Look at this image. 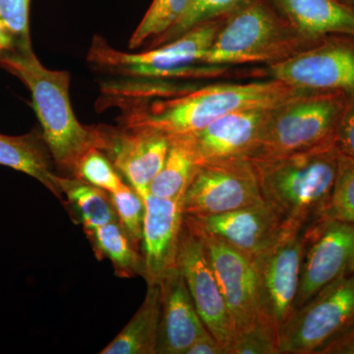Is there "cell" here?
I'll use <instances>...</instances> for the list:
<instances>
[{
    "label": "cell",
    "instance_id": "1",
    "mask_svg": "<svg viewBox=\"0 0 354 354\" xmlns=\"http://www.w3.org/2000/svg\"><path fill=\"white\" fill-rule=\"evenodd\" d=\"M339 157L333 141L302 152L250 160L266 204L290 230L304 232L325 216Z\"/></svg>",
    "mask_w": 354,
    "mask_h": 354
},
{
    "label": "cell",
    "instance_id": "2",
    "mask_svg": "<svg viewBox=\"0 0 354 354\" xmlns=\"http://www.w3.org/2000/svg\"><path fill=\"white\" fill-rule=\"evenodd\" d=\"M301 91L270 78L258 82L216 84L135 109L127 114L123 125L151 128L169 137L193 134L227 114L274 106Z\"/></svg>",
    "mask_w": 354,
    "mask_h": 354
},
{
    "label": "cell",
    "instance_id": "3",
    "mask_svg": "<svg viewBox=\"0 0 354 354\" xmlns=\"http://www.w3.org/2000/svg\"><path fill=\"white\" fill-rule=\"evenodd\" d=\"M0 66L17 77L32 95L43 138L60 171L75 176L79 160L95 147L93 127L79 122L70 101V75L44 67L32 48L0 53Z\"/></svg>",
    "mask_w": 354,
    "mask_h": 354
},
{
    "label": "cell",
    "instance_id": "4",
    "mask_svg": "<svg viewBox=\"0 0 354 354\" xmlns=\"http://www.w3.org/2000/svg\"><path fill=\"white\" fill-rule=\"evenodd\" d=\"M269 0H245L223 20L203 64H272L314 46Z\"/></svg>",
    "mask_w": 354,
    "mask_h": 354
},
{
    "label": "cell",
    "instance_id": "5",
    "mask_svg": "<svg viewBox=\"0 0 354 354\" xmlns=\"http://www.w3.org/2000/svg\"><path fill=\"white\" fill-rule=\"evenodd\" d=\"M225 17L197 26L174 41L142 53L115 50L104 39L95 36L88 62L109 73L153 81L221 75L227 67L203 64V60Z\"/></svg>",
    "mask_w": 354,
    "mask_h": 354
},
{
    "label": "cell",
    "instance_id": "6",
    "mask_svg": "<svg viewBox=\"0 0 354 354\" xmlns=\"http://www.w3.org/2000/svg\"><path fill=\"white\" fill-rule=\"evenodd\" d=\"M346 95L301 91L272 106L250 160L279 157L335 141Z\"/></svg>",
    "mask_w": 354,
    "mask_h": 354
},
{
    "label": "cell",
    "instance_id": "7",
    "mask_svg": "<svg viewBox=\"0 0 354 354\" xmlns=\"http://www.w3.org/2000/svg\"><path fill=\"white\" fill-rule=\"evenodd\" d=\"M353 330L354 272L326 286L292 312L279 330V354H320Z\"/></svg>",
    "mask_w": 354,
    "mask_h": 354
},
{
    "label": "cell",
    "instance_id": "8",
    "mask_svg": "<svg viewBox=\"0 0 354 354\" xmlns=\"http://www.w3.org/2000/svg\"><path fill=\"white\" fill-rule=\"evenodd\" d=\"M264 75L309 92L354 94V38L332 36L268 64Z\"/></svg>",
    "mask_w": 354,
    "mask_h": 354
},
{
    "label": "cell",
    "instance_id": "9",
    "mask_svg": "<svg viewBox=\"0 0 354 354\" xmlns=\"http://www.w3.org/2000/svg\"><path fill=\"white\" fill-rule=\"evenodd\" d=\"M305 243V230H290L271 248L253 258L261 316L278 337L295 311Z\"/></svg>",
    "mask_w": 354,
    "mask_h": 354
},
{
    "label": "cell",
    "instance_id": "10",
    "mask_svg": "<svg viewBox=\"0 0 354 354\" xmlns=\"http://www.w3.org/2000/svg\"><path fill=\"white\" fill-rule=\"evenodd\" d=\"M250 160L201 165L183 197L184 216L218 215L264 203Z\"/></svg>",
    "mask_w": 354,
    "mask_h": 354
},
{
    "label": "cell",
    "instance_id": "11",
    "mask_svg": "<svg viewBox=\"0 0 354 354\" xmlns=\"http://www.w3.org/2000/svg\"><path fill=\"white\" fill-rule=\"evenodd\" d=\"M305 236L295 310L326 286L354 272V223L322 218L305 230Z\"/></svg>",
    "mask_w": 354,
    "mask_h": 354
},
{
    "label": "cell",
    "instance_id": "12",
    "mask_svg": "<svg viewBox=\"0 0 354 354\" xmlns=\"http://www.w3.org/2000/svg\"><path fill=\"white\" fill-rule=\"evenodd\" d=\"M102 151L133 189L145 197L169 152L171 137L146 127H93Z\"/></svg>",
    "mask_w": 354,
    "mask_h": 354
},
{
    "label": "cell",
    "instance_id": "13",
    "mask_svg": "<svg viewBox=\"0 0 354 354\" xmlns=\"http://www.w3.org/2000/svg\"><path fill=\"white\" fill-rule=\"evenodd\" d=\"M193 232L201 239L215 272L232 317L235 337L266 324L261 316L253 258L215 235Z\"/></svg>",
    "mask_w": 354,
    "mask_h": 354
},
{
    "label": "cell",
    "instance_id": "14",
    "mask_svg": "<svg viewBox=\"0 0 354 354\" xmlns=\"http://www.w3.org/2000/svg\"><path fill=\"white\" fill-rule=\"evenodd\" d=\"M177 269L183 274L203 323L230 354L235 337L232 317L201 239L185 221L177 255Z\"/></svg>",
    "mask_w": 354,
    "mask_h": 354
},
{
    "label": "cell",
    "instance_id": "15",
    "mask_svg": "<svg viewBox=\"0 0 354 354\" xmlns=\"http://www.w3.org/2000/svg\"><path fill=\"white\" fill-rule=\"evenodd\" d=\"M184 221L195 232L215 235L252 258L291 230L265 202L218 215L184 216Z\"/></svg>",
    "mask_w": 354,
    "mask_h": 354
},
{
    "label": "cell",
    "instance_id": "16",
    "mask_svg": "<svg viewBox=\"0 0 354 354\" xmlns=\"http://www.w3.org/2000/svg\"><path fill=\"white\" fill-rule=\"evenodd\" d=\"M272 108L235 111L214 121L201 131L190 134L198 164L250 160L259 145Z\"/></svg>",
    "mask_w": 354,
    "mask_h": 354
},
{
    "label": "cell",
    "instance_id": "17",
    "mask_svg": "<svg viewBox=\"0 0 354 354\" xmlns=\"http://www.w3.org/2000/svg\"><path fill=\"white\" fill-rule=\"evenodd\" d=\"M142 236L143 278L160 283L177 269V255L184 223L183 199H164L147 194Z\"/></svg>",
    "mask_w": 354,
    "mask_h": 354
},
{
    "label": "cell",
    "instance_id": "18",
    "mask_svg": "<svg viewBox=\"0 0 354 354\" xmlns=\"http://www.w3.org/2000/svg\"><path fill=\"white\" fill-rule=\"evenodd\" d=\"M160 286L157 353L186 354L198 339L209 332L198 314L178 269L165 277Z\"/></svg>",
    "mask_w": 354,
    "mask_h": 354
},
{
    "label": "cell",
    "instance_id": "19",
    "mask_svg": "<svg viewBox=\"0 0 354 354\" xmlns=\"http://www.w3.org/2000/svg\"><path fill=\"white\" fill-rule=\"evenodd\" d=\"M302 37L317 44L332 36L354 38V4L346 0H269Z\"/></svg>",
    "mask_w": 354,
    "mask_h": 354
},
{
    "label": "cell",
    "instance_id": "20",
    "mask_svg": "<svg viewBox=\"0 0 354 354\" xmlns=\"http://www.w3.org/2000/svg\"><path fill=\"white\" fill-rule=\"evenodd\" d=\"M0 165L32 177L62 201L57 176L51 169L53 158L43 135L34 132L21 136L0 134Z\"/></svg>",
    "mask_w": 354,
    "mask_h": 354
},
{
    "label": "cell",
    "instance_id": "21",
    "mask_svg": "<svg viewBox=\"0 0 354 354\" xmlns=\"http://www.w3.org/2000/svg\"><path fill=\"white\" fill-rule=\"evenodd\" d=\"M160 313V283L148 285L145 299L129 323L102 354L157 353Z\"/></svg>",
    "mask_w": 354,
    "mask_h": 354
},
{
    "label": "cell",
    "instance_id": "22",
    "mask_svg": "<svg viewBox=\"0 0 354 354\" xmlns=\"http://www.w3.org/2000/svg\"><path fill=\"white\" fill-rule=\"evenodd\" d=\"M199 167L191 135L171 137L167 158L149 186V194L164 199H183Z\"/></svg>",
    "mask_w": 354,
    "mask_h": 354
},
{
    "label": "cell",
    "instance_id": "23",
    "mask_svg": "<svg viewBox=\"0 0 354 354\" xmlns=\"http://www.w3.org/2000/svg\"><path fill=\"white\" fill-rule=\"evenodd\" d=\"M57 184L69 206L75 209L87 235L97 228L118 221L111 194L75 176H58Z\"/></svg>",
    "mask_w": 354,
    "mask_h": 354
},
{
    "label": "cell",
    "instance_id": "24",
    "mask_svg": "<svg viewBox=\"0 0 354 354\" xmlns=\"http://www.w3.org/2000/svg\"><path fill=\"white\" fill-rule=\"evenodd\" d=\"M88 236L93 241L97 256L108 258L111 261L116 276L132 278L140 274L143 277L142 253L121 227L120 221H115L102 225Z\"/></svg>",
    "mask_w": 354,
    "mask_h": 354
},
{
    "label": "cell",
    "instance_id": "25",
    "mask_svg": "<svg viewBox=\"0 0 354 354\" xmlns=\"http://www.w3.org/2000/svg\"><path fill=\"white\" fill-rule=\"evenodd\" d=\"M190 0H153L141 23L133 32L129 48H139L148 39L155 41L178 22Z\"/></svg>",
    "mask_w": 354,
    "mask_h": 354
},
{
    "label": "cell",
    "instance_id": "26",
    "mask_svg": "<svg viewBox=\"0 0 354 354\" xmlns=\"http://www.w3.org/2000/svg\"><path fill=\"white\" fill-rule=\"evenodd\" d=\"M245 0H190L185 12L169 31L155 39L158 46L174 41L197 26L220 19L241 6Z\"/></svg>",
    "mask_w": 354,
    "mask_h": 354
},
{
    "label": "cell",
    "instance_id": "27",
    "mask_svg": "<svg viewBox=\"0 0 354 354\" xmlns=\"http://www.w3.org/2000/svg\"><path fill=\"white\" fill-rule=\"evenodd\" d=\"M74 176L109 194L118 192L127 185L109 158L97 147H92L84 153L77 165Z\"/></svg>",
    "mask_w": 354,
    "mask_h": 354
},
{
    "label": "cell",
    "instance_id": "28",
    "mask_svg": "<svg viewBox=\"0 0 354 354\" xmlns=\"http://www.w3.org/2000/svg\"><path fill=\"white\" fill-rule=\"evenodd\" d=\"M324 218L354 223V158L339 153L337 177Z\"/></svg>",
    "mask_w": 354,
    "mask_h": 354
},
{
    "label": "cell",
    "instance_id": "29",
    "mask_svg": "<svg viewBox=\"0 0 354 354\" xmlns=\"http://www.w3.org/2000/svg\"><path fill=\"white\" fill-rule=\"evenodd\" d=\"M111 198L121 227L140 250L146 214L145 200L130 185L111 194Z\"/></svg>",
    "mask_w": 354,
    "mask_h": 354
},
{
    "label": "cell",
    "instance_id": "30",
    "mask_svg": "<svg viewBox=\"0 0 354 354\" xmlns=\"http://www.w3.org/2000/svg\"><path fill=\"white\" fill-rule=\"evenodd\" d=\"M30 6L31 0H0V18L12 36L13 50L32 48Z\"/></svg>",
    "mask_w": 354,
    "mask_h": 354
},
{
    "label": "cell",
    "instance_id": "31",
    "mask_svg": "<svg viewBox=\"0 0 354 354\" xmlns=\"http://www.w3.org/2000/svg\"><path fill=\"white\" fill-rule=\"evenodd\" d=\"M230 354H279V337L266 324L236 335Z\"/></svg>",
    "mask_w": 354,
    "mask_h": 354
},
{
    "label": "cell",
    "instance_id": "32",
    "mask_svg": "<svg viewBox=\"0 0 354 354\" xmlns=\"http://www.w3.org/2000/svg\"><path fill=\"white\" fill-rule=\"evenodd\" d=\"M335 145L342 155L354 158V94L346 95L335 130Z\"/></svg>",
    "mask_w": 354,
    "mask_h": 354
},
{
    "label": "cell",
    "instance_id": "33",
    "mask_svg": "<svg viewBox=\"0 0 354 354\" xmlns=\"http://www.w3.org/2000/svg\"><path fill=\"white\" fill-rule=\"evenodd\" d=\"M186 354H227L225 349L211 333L198 339Z\"/></svg>",
    "mask_w": 354,
    "mask_h": 354
},
{
    "label": "cell",
    "instance_id": "34",
    "mask_svg": "<svg viewBox=\"0 0 354 354\" xmlns=\"http://www.w3.org/2000/svg\"><path fill=\"white\" fill-rule=\"evenodd\" d=\"M320 354H354V330L330 342Z\"/></svg>",
    "mask_w": 354,
    "mask_h": 354
},
{
    "label": "cell",
    "instance_id": "35",
    "mask_svg": "<svg viewBox=\"0 0 354 354\" xmlns=\"http://www.w3.org/2000/svg\"><path fill=\"white\" fill-rule=\"evenodd\" d=\"M14 48V41L6 24L0 18V51L11 50Z\"/></svg>",
    "mask_w": 354,
    "mask_h": 354
},
{
    "label": "cell",
    "instance_id": "36",
    "mask_svg": "<svg viewBox=\"0 0 354 354\" xmlns=\"http://www.w3.org/2000/svg\"><path fill=\"white\" fill-rule=\"evenodd\" d=\"M346 1L351 2V3L354 4V0H346Z\"/></svg>",
    "mask_w": 354,
    "mask_h": 354
},
{
    "label": "cell",
    "instance_id": "37",
    "mask_svg": "<svg viewBox=\"0 0 354 354\" xmlns=\"http://www.w3.org/2000/svg\"><path fill=\"white\" fill-rule=\"evenodd\" d=\"M0 53H1V51H0Z\"/></svg>",
    "mask_w": 354,
    "mask_h": 354
}]
</instances>
